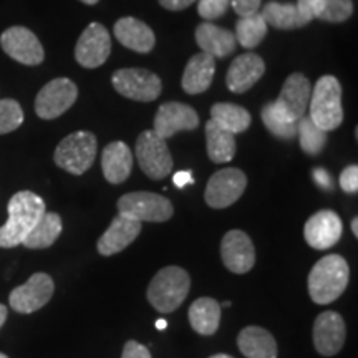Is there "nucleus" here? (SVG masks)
Wrapping results in <instances>:
<instances>
[{
  "label": "nucleus",
  "instance_id": "nucleus-1",
  "mask_svg": "<svg viewBox=\"0 0 358 358\" xmlns=\"http://www.w3.org/2000/svg\"><path fill=\"white\" fill-rule=\"evenodd\" d=\"M8 219L0 227V248H15L45 214V203L32 191H20L8 201Z\"/></svg>",
  "mask_w": 358,
  "mask_h": 358
},
{
  "label": "nucleus",
  "instance_id": "nucleus-2",
  "mask_svg": "<svg viewBox=\"0 0 358 358\" xmlns=\"http://www.w3.org/2000/svg\"><path fill=\"white\" fill-rule=\"evenodd\" d=\"M350 268L345 259L338 254L322 257L308 274V295L319 306H327L345 292Z\"/></svg>",
  "mask_w": 358,
  "mask_h": 358
},
{
  "label": "nucleus",
  "instance_id": "nucleus-3",
  "mask_svg": "<svg viewBox=\"0 0 358 358\" xmlns=\"http://www.w3.org/2000/svg\"><path fill=\"white\" fill-rule=\"evenodd\" d=\"M308 110L313 123L324 131H334L343 122L342 87L332 75H324L317 80L308 101Z\"/></svg>",
  "mask_w": 358,
  "mask_h": 358
},
{
  "label": "nucleus",
  "instance_id": "nucleus-4",
  "mask_svg": "<svg viewBox=\"0 0 358 358\" xmlns=\"http://www.w3.org/2000/svg\"><path fill=\"white\" fill-rule=\"evenodd\" d=\"M191 289V277L185 268L168 266L161 268L150 282L148 301L161 313L174 312L186 301Z\"/></svg>",
  "mask_w": 358,
  "mask_h": 358
},
{
  "label": "nucleus",
  "instance_id": "nucleus-5",
  "mask_svg": "<svg viewBox=\"0 0 358 358\" xmlns=\"http://www.w3.org/2000/svg\"><path fill=\"white\" fill-rule=\"evenodd\" d=\"M96 158V136L90 131H75L60 141L55 150V164L64 171L80 176Z\"/></svg>",
  "mask_w": 358,
  "mask_h": 358
},
{
  "label": "nucleus",
  "instance_id": "nucleus-6",
  "mask_svg": "<svg viewBox=\"0 0 358 358\" xmlns=\"http://www.w3.org/2000/svg\"><path fill=\"white\" fill-rule=\"evenodd\" d=\"M118 211L140 222H166L174 214L171 201L146 191L122 196L118 201Z\"/></svg>",
  "mask_w": 358,
  "mask_h": 358
},
{
  "label": "nucleus",
  "instance_id": "nucleus-7",
  "mask_svg": "<svg viewBox=\"0 0 358 358\" xmlns=\"http://www.w3.org/2000/svg\"><path fill=\"white\" fill-rule=\"evenodd\" d=\"M136 159L141 171L151 179H163L173 171V158L166 140L153 129L143 131L136 140Z\"/></svg>",
  "mask_w": 358,
  "mask_h": 358
},
{
  "label": "nucleus",
  "instance_id": "nucleus-8",
  "mask_svg": "<svg viewBox=\"0 0 358 358\" xmlns=\"http://www.w3.org/2000/svg\"><path fill=\"white\" fill-rule=\"evenodd\" d=\"M111 83L122 96L143 103L156 100L163 90V83L158 75L143 69H123L115 71Z\"/></svg>",
  "mask_w": 358,
  "mask_h": 358
},
{
  "label": "nucleus",
  "instance_id": "nucleus-9",
  "mask_svg": "<svg viewBox=\"0 0 358 358\" xmlns=\"http://www.w3.org/2000/svg\"><path fill=\"white\" fill-rule=\"evenodd\" d=\"M78 88L69 78H55L40 90L35 98V111L42 120H55L77 101Z\"/></svg>",
  "mask_w": 358,
  "mask_h": 358
},
{
  "label": "nucleus",
  "instance_id": "nucleus-10",
  "mask_svg": "<svg viewBox=\"0 0 358 358\" xmlns=\"http://www.w3.org/2000/svg\"><path fill=\"white\" fill-rule=\"evenodd\" d=\"M248 186V178L237 168H226L214 173L206 186L204 199L214 209L229 208L239 201Z\"/></svg>",
  "mask_w": 358,
  "mask_h": 358
},
{
  "label": "nucleus",
  "instance_id": "nucleus-11",
  "mask_svg": "<svg viewBox=\"0 0 358 358\" xmlns=\"http://www.w3.org/2000/svg\"><path fill=\"white\" fill-rule=\"evenodd\" d=\"M111 53V37L105 25L90 24L83 34L80 35L77 47H75V58L85 69H98L108 60Z\"/></svg>",
  "mask_w": 358,
  "mask_h": 358
},
{
  "label": "nucleus",
  "instance_id": "nucleus-12",
  "mask_svg": "<svg viewBox=\"0 0 358 358\" xmlns=\"http://www.w3.org/2000/svg\"><path fill=\"white\" fill-rule=\"evenodd\" d=\"M53 292H55V284L52 277L38 272L30 277L24 285L13 289L8 302L15 312L34 313L50 302Z\"/></svg>",
  "mask_w": 358,
  "mask_h": 358
},
{
  "label": "nucleus",
  "instance_id": "nucleus-13",
  "mask_svg": "<svg viewBox=\"0 0 358 358\" xmlns=\"http://www.w3.org/2000/svg\"><path fill=\"white\" fill-rule=\"evenodd\" d=\"M0 45L8 57L24 65H40L45 58L43 47L37 35L25 27L17 25L7 29L0 37Z\"/></svg>",
  "mask_w": 358,
  "mask_h": 358
},
{
  "label": "nucleus",
  "instance_id": "nucleus-14",
  "mask_svg": "<svg viewBox=\"0 0 358 358\" xmlns=\"http://www.w3.org/2000/svg\"><path fill=\"white\" fill-rule=\"evenodd\" d=\"M310 95L312 87L306 75L292 73L285 80L279 98L274 101V106L290 122L299 123V120L306 116Z\"/></svg>",
  "mask_w": 358,
  "mask_h": 358
},
{
  "label": "nucleus",
  "instance_id": "nucleus-15",
  "mask_svg": "<svg viewBox=\"0 0 358 358\" xmlns=\"http://www.w3.org/2000/svg\"><path fill=\"white\" fill-rule=\"evenodd\" d=\"M199 127V116L194 108L186 103L169 101L159 106L155 116L153 131L163 140L174 136L179 131H191Z\"/></svg>",
  "mask_w": 358,
  "mask_h": 358
},
{
  "label": "nucleus",
  "instance_id": "nucleus-16",
  "mask_svg": "<svg viewBox=\"0 0 358 358\" xmlns=\"http://www.w3.org/2000/svg\"><path fill=\"white\" fill-rule=\"evenodd\" d=\"M347 325L342 315L334 310L320 313L313 324V345L324 357H334L343 348Z\"/></svg>",
  "mask_w": 358,
  "mask_h": 358
},
{
  "label": "nucleus",
  "instance_id": "nucleus-17",
  "mask_svg": "<svg viewBox=\"0 0 358 358\" xmlns=\"http://www.w3.org/2000/svg\"><path fill=\"white\" fill-rule=\"evenodd\" d=\"M221 257L224 266L234 274H248L256 264V249L245 232L232 229L222 237Z\"/></svg>",
  "mask_w": 358,
  "mask_h": 358
},
{
  "label": "nucleus",
  "instance_id": "nucleus-18",
  "mask_svg": "<svg viewBox=\"0 0 358 358\" xmlns=\"http://www.w3.org/2000/svg\"><path fill=\"white\" fill-rule=\"evenodd\" d=\"M342 219L338 217L337 213L330 211V209H324V211L313 214L306 222V227H303V236H306L307 244L317 250L334 248L342 237Z\"/></svg>",
  "mask_w": 358,
  "mask_h": 358
},
{
  "label": "nucleus",
  "instance_id": "nucleus-19",
  "mask_svg": "<svg viewBox=\"0 0 358 358\" xmlns=\"http://www.w3.org/2000/svg\"><path fill=\"white\" fill-rule=\"evenodd\" d=\"M140 221H134V219L124 216V214H118V216L111 221L110 227L105 231V234L98 239V252L105 257L115 256V254L127 249L128 245L140 236Z\"/></svg>",
  "mask_w": 358,
  "mask_h": 358
},
{
  "label": "nucleus",
  "instance_id": "nucleus-20",
  "mask_svg": "<svg viewBox=\"0 0 358 358\" xmlns=\"http://www.w3.org/2000/svg\"><path fill=\"white\" fill-rule=\"evenodd\" d=\"M266 64L256 53H244L232 62L227 70L226 83L232 93H244L262 78Z\"/></svg>",
  "mask_w": 358,
  "mask_h": 358
},
{
  "label": "nucleus",
  "instance_id": "nucleus-21",
  "mask_svg": "<svg viewBox=\"0 0 358 358\" xmlns=\"http://www.w3.org/2000/svg\"><path fill=\"white\" fill-rule=\"evenodd\" d=\"M115 37L123 47L138 53H148L153 50L156 37L153 30L145 22L133 19V17H123L115 24Z\"/></svg>",
  "mask_w": 358,
  "mask_h": 358
},
{
  "label": "nucleus",
  "instance_id": "nucleus-22",
  "mask_svg": "<svg viewBox=\"0 0 358 358\" xmlns=\"http://www.w3.org/2000/svg\"><path fill=\"white\" fill-rule=\"evenodd\" d=\"M101 169L106 181L111 185H122L133 169V155L123 141H113L103 150Z\"/></svg>",
  "mask_w": 358,
  "mask_h": 358
},
{
  "label": "nucleus",
  "instance_id": "nucleus-23",
  "mask_svg": "<svg viewBox=\"0 0 358 358\" xmlns=\"http://www.w3.org/2000/svg\"><path fill=\"white\" fill-rule=\"evenodd\" d=\"M214 71H216V58L201 52L187 62L182 73V90L189 95H199L211 87Z\"/></svg>",
  "mask_w": 358,
  "mask_h": 358
},
{
  "label": "nucleus",
  "instance_id": "nucleus-24",
  "mask_svg": "<svg viewBox=\"0 0 358 358\" xmlns=\"http://www.w3.org/2000/svg\"><path fill=\"white\" fill-rule=\"evenodd\" d=\"M237 347L245 358H277V343L262 327H245L237 337Z\"/></svg>",
  "mask_w": 358,
  "mask_h": 358
},
{
  "label": "nucleus",
  "instance_id": "nucleus-25",
  "mask_svg": "<svg viewBox=\"0 0 358 358\" xmlns=\"http://www.w3.org/2000/svg\"><path fill=\"white\" fill-rule=\"evenodd\" d=\"M196 42L201 50L214 58L227 57L236 50V37L232 32L208 22L196 29Z\"/></svg>",
  "mask_w": 358,
  "mask_h": 358
},
{
  "label": "nucleus",
  "instance_id": "nucleus-26",
  "mask_svg": "<svg viewBox=\"0 0 358 358\" xmlns=\"http://www.w3.org/2000/svg\"><path fill=\"white\" fill-rule=\"evenodd\" d=\"M189 324L199 335H213L221 324V306L211 297H201L189 307Z\"/></svg>",
  "mask_w": 358,
  "mask_h": 358
},
{
  "label": "nucleus",
  "instance_id": "nucleus-27",
  "mask_svg": "<svg viewBox=\"0 0 358 358\" xmlns=\"http://www.w3.org/2000/svg\"><path fill=\"white\" fill-rule=\"evenodd\" d=\"M206 145L208 156L213 163H227L236 155V138L227 129L219 127L213 120L206 123Z\"/></svg>",
  "mask_w": 358,
  "mask_h": 358
},
{
  "label": "nucleus",
  "instance_id": "nucleus-28",
  "mask_svg": "<svg viewBox=\"0 0 358 358\" xmlns=\"http://www.w3.org/2000/svg\"><path fill=\"white\" fill-rule=\"evenodd\" d=\"M262 19L267 25L279 30H295L306 27L308 22L303 19L302 13L295 7V3L268 2L261 12Z\"/></svg>",
  "mask_w": 358,
  "mask_h": 358
},
{
  "label": "nucleus",
  "instance_id": "nucleus-29",
  "mask_svg": "<svg viewBox=\"0 0 358 358\" xmlns=\"http://www.w3.org/2000/svg\"><path fill=\"white\" fill-rule=\"evenodd\" d=\"M62 217L58 216L57 213H47L40 221L35 224V227L32 231L27 234V237L24 239L25 248L29 249H47L55 243L58 239V236L62 234Z\"/></svg>",
  "mask_w": 358,
  "mask_h": 358
},
{
  "label": "nucleus",
  "instance_id": "nucleus-30",
  "mask_svg": "<svg viewBox=\"0 0 358 358\" xmlns=\"http://www.w3.org/2000/svg\"><path fill=\"white\" fill-rule=\"evenodd\" d=\"M211 120L232 134L243 133L250 127V113L234 103H216L211 108Z\"/></svg>",
  "mask_w": 358,
  "mask_h": 358
},
{
  "label": "nucleus",
  "instance_id": "nucleus-31",
  "mask_svg": "<svg viewBox=\"0 0 358 358\" xmlns=\"http://www.w3.org/2000/svg\"><path fill=\"white\" fill-rule=\"evenodd\" d=\"M268 25L262 19L261 13H254L249 17H241L236 24V42H239L244 48H256L266 38Z\"/></svg>",
  "mask_w": 358,
  "mask_h": 358
},
{
  "label": "nucleus",
  "instance_id": "nucleus-32",
  "mask_svg": "<svg viewBox=\"0 0 358 358\" xmlns=\"http://www.w3.org/2000/svg\"><path fill=\"white\" fill-rule=\"evenodd\" d=\"M262 122L268 133L280 140H292L297 136V123L290 122L280 111H277L274 103H267L262 108Z\"/></svg>",
  "mask_w": 358,
  "mask_h": 358
},
{
  "label": "nucleus",
  "instance_id": "nucleus-33",
  "mask_svg": "<svg viewBox=\"0 0 358 358\" xmlns=\"http://www.w3.org/2000/svg\"><path fill=\"white\" fill-rule=\"evenodd\" d=\"M297 134L299 140H301V148L307 155L315 156L324 150L327 143V133L317 127L310 118L303 116V118L299 120Z\"/></svg>",
  "mask_w": 358,
  "mask_h": 358
},
{
  "label": "nucleus",
  "instance_id": "nucleus-34",
  "mask_svg": "<svg viewBox=\"0 0 358 358\" xmlns=\"http://www.w3.org/2000/svg\"><path fill=\"white\" fill-rule=\"evenodd\" d=\"M24 123V111L15 100H0V134L15 131Z\"/></svg>",
  "mask_w": 358,
  "mask_h": 358
},
{
  "label": "nucleus",
  "instance_id": "nucleus-35",
  "mask_svg": "<svg viewBox=\"0 0 358 358\" xmlns=\"http://www.w3.org/2000/svg\"><path fill=\"white\" fill-rule=\"evenodd\" d=\"M353 12L352 0H325L324 10L320 12L319 19L332 24H340L350 19Z\"/></svg>",
  "mask_w": 358,
  "mask_h": 358
},
{
  "label": "nucleus",
  "instance_id": "nucleus-36",
  "mask_svg": "<svg viewBox=\"0 0 358 358\" xmlns=\"http://www.w3.org/2000/svg\"><path fill=\"white\" fill-rule=\"evenodd\" d=\"M231 0H199L198 12L204 20H216L226 13Z\"/></svg>",
  "mask_w": 358,
  "mask_h": 358
},
{
  "label": "nucleus",
  "instance_id": "nucleus-37",
  "mask_svg": "<svg viewBox=\"0 0 358 358\" xmlns=\"http://www.w3.org/2000/svg\"><path fill=\"white\" fill-rule=\"evenodd\" d=\"M325 0H297L295 7L299 8V12L302 13V17L306 19L308 24L313 19H319L320 12L324 10Z\"/></svg>",
  "mask_w": 358,
  "mask_h": 358
},
{
  "label": "nucleus",
  "instance_id": "nucleus-38",
  "mask_svg": "<svg viewBox=\"0 0 358 358\" xmlns=\"http://www.w3.org/2000/svg\"><path fill=\"white\" fill-rule=\"evenodd\" d=\"M340 187L348 194H355L358 191V166L352 164V166L345 168L340 174Z\"/></svg>",
  "mask_w": 358,
  "mask_h": 358
},
{
  "label": "nucleus",
  "instance_id": "nucleus-39",
  "mask_svg": "<svg viewBox=\"0 0 358 358\" xmlns=\"http://www.w3.org/2000/svg\"><path fill=\"white\" fill-rule=\"evenodd\" d=\"M261 2L262 0H231L232 8H234V12L241 17H249L257 13L259 7H261Z\"/></svg>",
  "mask_w": 358,
  "mask_h": 358
},
{
  "label": "nucleus",
  "instance_id": "nucleus-40",
  "mask_svg": "<svg viewBox=\"0 0 358 358\" xmlns=\"http://www.w3.org/2000/svg\"><path fill=\"white\" fill-rule=\"evenodd\" d=\"M122 358H151V353L145 345L134 342V340H129V342L124 343Z\"/></svg>",
  "mask_w": 358,
  "mask_h": 358
},
{
  "label": "nucleus",
  "instance_id": "nucleus-41",
  "mask_svg": "<svg viewBox=\"0 0 358 358\" xmlns=\"http://www.w3.org/2000/svg\"><path fill=\"white\" fill-rule=\"evenodd\" d=\"M196 0H159V3L163 6L166 10L171 12H179V10H185L189 6H192Z\"/></svg>",
  "mask_w": 358,
  "mask_h": 358
},
{
  "label": "nucleus",
  "instance_id": "nucleus-42",
  "mask_svg": "<svg viewBox=\"0 0 358 358\" xmlns=\"http://www.w3.org/2000/svg\"><path fill=\"white\" fill-rule=\"evenodd\" d=\"M313 179H315V181L319 182V186L327 187V189H329L330 185H332L329 173L324 171V169H315V171H313Z\"/></svg>",
  "mask_w": 358,
  "mask_h": 358
},
{
  "label": "nucleus",
  "instance_id": "nucleus-43",
  "mask_svg": "<svg viewBox=\"0 0 358 358\" xmlns=\"http://www.w3.org/2000/svg\"><path fill=\"white\" fill-rule=\"evenodd\" d=\"M174 185H176L178 187H185L186 185H189V182H192V176L189 171H179L174 174L173 178Z\"/></svg>",
  "mask_w": 358,
  "mask_h": 358
},
{
  "label": "nucleus",
  "instance_id": "nucleus-44",
  "mask_svg": "<svg viewBox=\"0 0 358 358\" xmlns=\"http://www.w3.org/2000/svg\"><path fill=\"white\" fill-rule=\"evenodd\" d=\"M7 307L6 306H2V303H0V327H2L3 324H6V320H7Z\"/></svg>",
  "mask_w": 358,
  "mask_h": 358
},
{
  "label": "nucleus",
  "instance_id": "nucleus-45",
  "mask_svg": "<svg viewBox=\"0 0 358 358\" xmlns=\"http://www.w3.org/2000/svg\"><path fill=\"white\" fill-rule=\"evenodd\" d=\"M352 232H353V236H358V217H353L352 219Z\"/></svg>",
  "mask_w": 358,
  "mask_h": 358
},
{
  "label": "nucleus",
  "instance_id": "nucleus-46",
  "mask_svg": "<svg viewBox=\"0 0 358 358\" xmlns=\"http://www.w3.org/2000/svg\"><path fill=\"white\" fill-rule=\"evenodd\" d=\"M168 327V322L166 320H158L156 322V329L158 330H164Z\"/></svg>",
  "mask_w": 358,
  "mask_h": 358
},
{
  "label": "nucleus",
  "instance_id": "nucleus-47",
  "mask_svg": "<svg viewBox=\"0 0 358 358\" xmlns=\"http://www.w3.org/2000/svg\"><path fill=\"white\" fill-rule=\"evenodd\" d=\"M80 2L87 3V6H95V3L100 2V0H80Z\"/></svg>",
  "mask_w": 358,
  "mask_h": 358
},
{
  "label": "nucleus",
  "instance_id": "nucleus-48",
  "mask_svg": "<svg viewBox=\"0 0 358 358\" xmlns=\"http://www.w3.org/2000/svg\"><path fill=\"white\" fill-rule=\"evenodd\" d=\"M209 358H232V357L226 355V353H217V355H213V357H209Z\"/></svg>",
  "mask_w": 358,
  "mask_h": 358
},
{
  "label": "nucleus",
  "instance_id": "nucleus-49",
  "mask_svg": "<svg viewBox=\"0 0 358 358\" xmlns=\"http://www.w3.org/2000/svg\"><path fill=\"white\" fill-rule=\"evenodd\" d=\"M222 306H224V307H231V302H229V301H226V302L222 303Z\"/></svg>",
  "mask_w": 358,
  "mask_h": 358
},
{
  "label": "nucleus",
  "instance_id": "nucleus-50",
  "mask_svg": "<svg viewBox=\"0 0 358 358\" xmlns=\"http://www.w3.org/2000/svg\"><path fill=\"white\" fill-rule=\"evenodd\" d=\"M0 358H8L7 355H3V353H0Z\"/></svg>",
  "mask_w": 358,
  "mask_h": 358
}]
</instances>
